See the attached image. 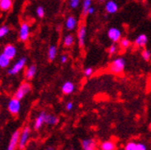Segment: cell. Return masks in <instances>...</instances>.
Segmentation results:
<instances>
[{"label":"cell","instance_id":"26","mask_svg":"<svg viewBox=\"0 0 151 150\" xmlns=\"http://www.w3.org/2000/svg\"><path fill=\"white\" fill-rule=\"evenodd\" d=\"M129 45H130V41L128 39L124 38V39H122L120 41V46L122 48L126 49V48H128V46H129Z\"/></svg>","mask_w":151,"mask_h":150},{"label":"cell","instance_id":"8","mask_svg":"<svg viewBox=\"0 0 151 150\" xmlns=\"http://www.w3.org/2000/svg\"><path fill=\"white\" fill-rule=\"evenodd\" d=\"M29 25L27 22H22L19 29V38L21 42H26L29 39Z\"/></svg>","mask_w":151,"mask_h":150},{"label":"cell","instance_id":"17","mask_svg":"<svg viewBox=\"0 0 151 150\" xmlns=\"http://www.w3.org/2000/svg\"><path fill=\"white\" fill-rule=\"evenodd\" d=\"M147 43V37L146 34H140L137 37L134 41V44L138 47H144Z\"/></svg>","mask_w":151,"mask_h":150},{"label":"cell","instance_id":"39","mask_svg":"<svg viewBox=\"0 0 151 150\" xmlns=\"http://www.w3.org/2000/svg\"><path fill=\"white\" fill-rule=\"evenodd\" d=\"M149 127H150V129H151V124H150V125H149Z\"/></svg>","mask_w":151,"mask_h":150},{"label":"cell","instance_id":"24","mask_svg":"<svg viewBox=\"0 0 151 150\" xmlns=\"http://www.w3.org/2000/svg\"><path fill=\"white\" fill-rule=\"evenodd\" d=\"M90 6H91V0H84V2H83V9H82L83 14L88 15V10L89 9Z\"/></svg>","mask_w":151,"mask_h":150},{"label":"cell","instance_id":"5","mask_svg":"<svg viewBox=\"0 0 151 150\" xmlns=\"http://www.w3.org/2000/svg\"><path fill=\"white\" fill-rule=\"evenodd\" d=\"M7 110L12 115H18L20 111V100L14 97L7 103Z\"/></svg>","mask_w":151,"mask_h":150},{"label":"cell","instance_id":"10","mask_svg":"<svg viewBox=\"0 0 151 150\" xmlns=\"http://www.w3.org/2000/svg\"><path fill=\"white\" fill-rule=\"evenodd\" d=\"M86 35H87V29L85 26H81L78 29V45L80 48L84 47L85 41H86Z\"/></svg>","mask_w":151,"mask_h":150},{"label":"cell","instance_id":"1","mask_svg":"<svg viewBox=\"0 0 151 150\" xmlns=\"http://www.w3.org/2000/svg\"><path fill=\"white\" fill-rule=\"evenodd\" d=\"M125 67V60L123 57L115 58L110 65V71L112 74L120 75L122 74Z\"/></svg>","mask_w":151,"mask_h":150},{"label":"cell","instance_id":"11","mask_svg":"<svg viewBox=\"0 0 151 150\" xmlns=\"http://www.w3.org/2000/svg\"><path fill=\"white\" fill-rule=\"evenodd\" d=\"M45 114H46V112L42 111L39 113V115L37 116V118L35 119V121H34V124H33L34 130L41 129L42 127V125L45 123Z\"/></svg>","mask_w":151,"mask_h":150},{"label":"cell","instance_id":"20","mask_svg":"<svg viewBox=\"0 0 151 150\" xmlns=\"http://www.w3.org/2000/svg\"><path fill=\"white\" fill-rule=\"evenodd\" d=\"M56 55H57V48L55 45H51L48 49V59L49 61H54L56 57Z\"/></svg>","mask_w":151,"mask_h":150},{"label":"cell","instance_id":"22","mask_svg":"<svg viewBox=\"0 0 151 150\" xmlns=\"http://www.w3.org/2000/svg\"><path fill=\"white\" fill-rule=\"evenodd\" d=\"M10 64V59L6 57L3 52L0 55V67L1 68H6Z\"/></svg>","mask_w":151,"mask_h":150},{"label":"cell","instance_id":"23","mask_svg":"<svg viewBox=\"0 0 151 150\" xmlns=\"http://www.w3.org/2000/svg\"><path fill=\"white\" fill-rule=\"evenodd\" d=\"M74 42H75V39H74V36L72 34L66 35L64 38V42H63L64 46L65 47H71L74 44Z\"/></svg>","mask_w":151,"mask_h":150},{"label":"cell","instance_id":"25","mask_svg":"<svg viewBox=\"0 0 151 150\" xmlns=\"http://www.w3.org/2000/svg\"><path fill=\"white\" fill-rule=\"evenodd\" d=\"M9 31H10V29L9 26H6V25L1 26V28H0V37L3 38V37H5L7 33L9 32Z\"/></svg>","mask_w":151,"mask_h":150},{"label":"cell","instance_id":"12","mask_svg":"<svg viewBox=\"0 0 151 150\" xmlns=\"http://www.w3.org/2000/svg\"><path fill=\"white\" fill-rule=\"evenodd\" d=\"M119 6L114 0H108L105 4V10L108 14H114L118 11Z\"/></svg>","mask_w":151,"mask_h":150},{"label":"cell","instance_id":"38","mask_svg":"<svg viewBox=\"0 0 151 150\" xmlns=\"http://www.w3.org/2000/svg\"><path fill=\"white\" fill-rule=\"evenodd\" d=\"M100 1H101V2H104V1H105V0H100Z\"/></svg>","mask_w":151,"mask_h":150},{"label":"cell","instance_id":"4","mask_svg":"<svg viewBox=\"0 0 151 150\" xmlns=\"http://www.w3.org/2000/svg\"><path fill=\"white\" fill-rule=\"evenodd\" d=\"M29 133H31V129H29V127H28V126L24 127L23 130L21 131L19 142V146H18L19 150H23L26 147L29 138Z\"/></svg>","mask_w":151,"mask_h":150},{"label":"cell","instance_id":"3","mask_svg":"<svg viewBox=\"0 0 151 150\" xmlns=\"http://www.w3.org/2000/svg\"><path fill=\"white\" fill-rule=\"evenodd\" d=\"M26 62H27L26 57H21L20 59L18 60V62H16L14 64V65L11 67V68L9 69L7 74H9V76H15V75H17L18 73H19L22 69L24 68Z\"/></svg>","mask_w":151,"mask_h":150},{"label":"cell","instance_id":"7","mask_svg":"<svg viewBox=\"0 0 151 150\" xmlns=\"http://www.w3.org/2000/svg\"><path fill=\"white\" fill-rule=\"evenodd\" d=\"M107 35H108V38L113 42H117L122 40L121 39L122 32H121V31L118 28H110L107 32Z\"/></svg>","mask_w":151,"mask_h":150},{"label":"cell","instance_id":"36","mask_svg":"<svg viewBox=\"0 0 151 150\" xmlns=\"http://www.w3.org/2000/svg\"><path fill=\"white\" fill-rule=\"evenodd\" d=\"M95 13V7H93L92 6L89 7V9L88 10V15H92Z\"/></svg>","mask_w":151,"mask_h":150},{"label":"cell","instance_id":"13","mask_svg":"<svg viewBox=\"0 0 151 150\" xmlns=\"http://www.w3.org/2000/svg\"><path fill=\"white\" fill-rule=\"evenodd\" d=\"M82 150H96V143L93 139H83L81 141Z\"/></svg>","mask_w":151,"mask_h":150},{"label":"cell","instance_id":"28","mask_svg":"<svg viewBox=\"0 0 151 150\" xmlns=\"http://www.w3.org/2000/svg\"><path fill=\"white\" fill-rule=\"evenodd\" d=\"M79 4H80V0H69V6L73 9H78Z\"/></svg>","mask_w":151,"mask_h":150},{"label":"cell","instance_id":"32","mask_svg":"<svg viewBox=\"0 0 151 150\" xmlns=\"http://www.w3.org/2000/svg\"><path fill=\"white\" fill-rule=\"evenodd\" d=\"M92 74H93V68H91V67H87L84 70V75L86 77H90Z\"/></svg>","mask_w":151,"mask_h":150},{"label":"cell","instance_id":"37","mask_svg":"<svg viewBox=\"0 0 151 150\" xmlns=\"http://www.w3.org/2000/svg\"><path fill=\"white\" fill-rule=\"evenodd\" d=\"M45 150H56L54 146H48L46 149H45Z\"/></svg>","mask_w":151,"mask_h":150},{"label":"cell","instance_id":"27","mask_svg":"<svg viewBox=\"0 0 151 150\" xmlns=\"http://www.w3.org/2000/svg\"><path fill=\"white\" fill-rule=\"evenodd\" d=\"M142 57L145 61H149L151 58V52L148 50H144L142 52Z\"/></svg>","mask_w":151,"mask_h":150},{"label":"cell","instance_id":"21","mask_svg":"<svg viewBox=\"0 0 151 150\" xmlns=\"http://www.w3.org/2000/svg\"><path fill=\"white\" fill-rule=\"evenodd\" d=\"M12 6V0H0V9L2 11H7Z\"/></svg>","mask_w":151,"mask_h":150},{"label":"cell","instance_id":"9","mask_svg":"<svg viewBox=\"0 0 151 150\" xmlns=\"http://www.w3.org/2000/svg\"><path fill=\"white\" fill-rule=\"evenodd\" d=\"M3 54L11 60L16 56L17 49L13 45V44H10V43L6 44V45L4 46V49H3Z\"/></svg>","mask_w":151,"mask_h":150},{"label":"cell","instance_id":"6","mask_svg":"<svg viewBox=\"0 0 151 150\" xmlns=\"http://www.w3.org/2000/svg\"><path fill=\"white\" fill-rule=\"evenodd\" d=\"M20 130H16L10 137L9 146L6 147V150H16V148L19 146V137H20Z\"/></svg>","mask_w":151,"mask_h":150},{"label":"cell","instance_id":"15","mask_svg":"<svg viewBox=\"0 0 151 150\" xmlns=\"http://www.w3.org/2000/svg\"><path fill=\"white\" fill-rule=\"evenodd\" d=\"M36 72H37V67H36V65H29L28 68L26 69V71H25V78L27 80L32 79L35 77Z\"/></svg>","mask_w":151,"mask_h":150},{"label":"cell","instance_id":"31","mask_svg":"<svg viewBox=\"0 0 151 150\" xmlns=\"http://www.w3.org/2000/svg\"><path fill=\"white\" fill-rule=\"evenodd\" d=\"M117 52V46L115 45V44H111V45L108 48V52L110 55H115Z\"/></svg>","mask_w":151,"mask_h":150},{"label":"cell","instance_id":"35","mask_svg":"<svg viewBox=\"0 0 151 150\" xmlns=\"http://www.w3.org/2000/svg\"><path fill=\"white\" fill-rule=\"evenodd\" d=\"M67 60H68V56H67L66 55H63L61 56V59H60V61H61L62 64H65L67 62Z\"/></svg>","mask_w":151,"mask_h":150},{"label":"cell","instance_id":"34","mask_svg":"<svg viewBox=\"0 0 151 150\" xmlns=\"http://www.w3.org/2000/svg\"><path fill=\"white\" fill-rule=\"evenodd\" d=\"M73 107H74V103L72 101H68V102L66 103V105H65V109H66V111H72Z\"/></svg>","mask_w":151,"mask_h":150},{"label":"cell","instance_id":"33","mask_svg":"<svg viewBox=\"0 0 151 150\" xmlns=\"http://www.w3.org/2000/svg\"><path fill=\"white\" fill-rule=\"evenodd\" d=\"M137 150H147V146L143 143H137Z\"/></svg>","mask_w":151,"mask_h":150},{"label":"cell","instance_id":"18","mask_svg":"<svg viewBox=\"0 0 151 150\" xmlns=\"http://www.w3.org/2000/svg\"><path fill=\"white\" fill-rule=\"evenodd\" d=\"M59 122L58 117L52 115L50 113H46L45 114V123L48 125H56Z\"/></svg>","mask_w":151,"mask_h":150},{"label":"cell","instance_id":"16","mask_svg":"<svg viewBox=\"0 0 151 150\" xmlns=\"http://www.w3.org/2000/svg\"><path fill=\"white\" fill-rule=\"evenodd\" d=\"M78 24V20L74 16H69L65 20V28L68 31H73L75 29L76 26Z\"/></svg>","mask_w":151,"mask_h":150},{"label":"cell","instance_id":"29","mask_svg":"<svg viewBox=\"0 0 151 150\" xmlns=\"http://www.w3.org/2000/svg\"><path fill=\"white\" fill-rule=\"evenodd\" d=\"M124 150H137V143L134 142H129L124 147Z\"/></svg>","mask_w":151,"mask_h":150},{"label":"cell","instance_id":"2","mask_svg":"<svg viewBox=\"0 0 151 150\" xmlns=\"http://www.w3.org/2000/svg\"><path fill=\"white\" fill-rule=\"evenodd\" d=\"M32 90V86L28 82H24V83H22L17 89L16 93H15L14 97L18 100H22L24 98V97Z\"/></svg>","mask_w":151,"mask_h":150},{"label":"cell","instance_id":"19","mask_svg":"<svg viewBox=\"0 0 151 150\" xmlns=\"http://www.w3.org/2000/svg\"><path fill=\"white\" fill-rule=\"evenodd\" d=\"M101 150H115L116 146L115 143L112 141H104L100 146Z\"/></svg>","mask_w":151,"mask_h":150},{"label":"cell","instance_id":"30","mask_svg":"<svg viewBox=\"0 0 151 150\" xmlns=\"http://www.w3.org/2000/svg\"><path fill=\"white\" fill-rule=\"evenodd\" d=\"M36 14H37V16L39 17L40 19L43 18L44 17V9H43V7L42 6H38L37 7V9H36Z\"/></svg>","mask_w":151,"mask_h":150},{"label":"cell","instance_id":"14","mask_svg":"<svg viewBox=\"0 0 151 150\" xmlns=\"http://www.w3.org/2000/svg\"><path fill=\"white\" fill-rule=\"evenodd\" d=\"M61 89H62V92L64 94L69 95V94L74 92V90H75V85H74L73 82H71V81H66V82H65V83L63 84Z\"/></svg>","mask_w":151,"mask_h":150}]
</instances>
